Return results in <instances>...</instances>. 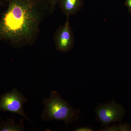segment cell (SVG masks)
<instances>
[{
	"label": "cell",
	"mask_w": 131,
	"mask_h": 131,
	"mask_svg": "<svg viewBox=\"0 0 131 131\" xmlns=\"http://www.w3.org/2000/svg\"><path fill=\"white\" fill-rule=\"evenodd\" d=\"M0 18V41L14 48L32 46L37 39L40 25L50 14L47 0H9Z\"/></svg>",
	"instance_id": "6da1fadb"
},
{
	"label": "cell",
	"mask_w": 131,
	"mask_h": 131,
	"mask_svg": "<svg viewBox=\"0 0 131 131\" xmlns=\"http://www.w3.org/2000/svg\"><path fill=\"white\" fill-rule=\"evenodd\" d=\"M42 102L45 106L41 116L43 121H62L68 126L80 118V110L71 106L56 91H52L49 98H44Z\"/></svg>",
	"instance_id": "7a4b0ae2"
},
{
	"label": "cell",
	"mask_w": 131,
	"mask_h": 131,
	"mask_svg": "<svg viewBox=\"0 0 131 131\" xmlns=\"http://www.w3.org/2000/svg\"><path fill=\"white\" fill-rule=\"evenodd\" d=\"M97 119L102 126H107L114 122H121L126 111L121 104L113 100L104 104H100L95 110Z\"/></svg>",
	"instance_id": "3957f363"
},
{
	"label": "cell",
	"mask_w": 131,
	"mask_h": 131,
	"mask_svg": "<svg viewBox=\"0 0 131 131\" xmlns=\"http://www.w3.org/2000/svg\"><path fill=\"white\" fill-rule=\"evenodd\" d=\"M27 101L23 94L16 89H14L1 96L0 111L17 114L28 120L24 109V103L26 102Z\"/></svg>",
	"instance_id": "277c9868"
},
{
	"label": "cell",
	"mask_w": 131,
	"mask_h": 131,
	"mask_svg": "<svg viewBox=\"0 0 131 131\" xmlns=\"http://www.w3.org/2000/svg\"><path fill=\"white\" fill-rule=\"evenodd\" d=\"M69 18V16H67L65 23L58 27L54 35V41L56 49L61 52L70 51L74 45V37Z\"/></svg>",
	"instance_id": "5b68a950"
},
{
	"label": "cell",
	"mask_w": 131,
	"mask_h": 131,
	"mask_svg": "<svg viewBox=\"0 0 131 131\" xmlns=\"http://www.w3.org/2000/svg\"><path fill=\"white\" fill-rule=\"evenodd\" d=\"M67 16L77 13L83 5V0H58V4Z\"/></svg>",
	"instance_id": "8992f818"
},
{
	"label": "cell",
	"mask_w": 131,
	"mask_h": 131,
	"mask_svg": "<svg viewBox=\"0 0 131 131\" xmlns=\"http://www.w3.org/2000/svg\"><path fill=\"white\" fill-rule=\"evenodd\" d=\"M24 119L18 124H15L14 120L9 119L6 121H0V131H21L24 130Z\"/></svg>",
	"instance_id": "52a82bcc"
},
{
	"label": "cell",
	"mask_w": 131,
	"mask_h": 131,
	"mask_svg": "<svg viewBox=\"0 0 131 131\" xmlns=\"http://www.w3.org/2000/svg\"><path fill=\"white\" fill-rule=\"evenodd\" d=\"M49 3L50 14H52L55 11V8L58 4V0H47Z\"/></svg>",
	"instance_id": "ba28073f"
},
{
	"label": "cell",
	"mask_w": 131,
	"mask_h": 131,
	"mask_svg": "<svg viewBox=\"0 0 131 131\" xmlns=\"http://www.w3.org/2000/svg\"><path fill=\"white\" fill-rule=\"evenodd\" d=\"M118 127L119 131H131V127L127 123L120 124Z\"/></svg>",
	"instance_id": "9c48e42d"
},
{
	"label": "cell",
	"mask_w": 131,
	"mask_h": 131,
	"mask_svg": "<svg viewBox=\"0 0 131 131\" xmlns=\"http://www.w3.org/2000/svg\"><path fill=\"white\" fill-rule=\"evenodd\" d=\"M100 131H118L119 130L118 126L116 125H113L110 127H107L105 128L102 129L100 130Z\"/></svg>",
	"instance_id": "30bf717a"
},
{
	"label": "cell",
	"mask_w": 131,
	"mask_h": 131,
	"mask_svg": "<svg viewBox=\"0 0 131 131\" xmlns=\"http://www.w3.org/2000/svg\"><path fill=\"white\" fill-rule=\"evenodd\" d=\"M93 129L88 127H78L74 130V131H93Z\"/></svg>",
	"instance_id": "8fae6325"
},
{
	"label": "cell",
	"mask_w": 131,
	"mask_h": 131,
	"mask_svg": "<svg viewBox=\"0 0 131 131\" xmlns=\"http://www.w3.org/2000/svg\"><path fill=\"white\" fill-rule=\"evenodd\" d=\"M126 3L128 7L131 9V0H126Z\"/></svg>",
	"instance_id": "7c38bea8"
},
{
	"label": "cell",
	"mask_w": 131,
	"mask_h": 131,
	"mask_svg": "<svg viewBox=\"0 0 131 131\" xmlns=\"http://www.w3.org/2000/svg\"><path fill=\"white\" fill-rule=\"evenodd\" d=\"M1 1H5V2H8V1L9 0H1Z\"/></svg>",
	"instance_id": "4fadbf2b"
},
{
	"label": "cell",
	"mask_w": 131,
	"mask_h": 131,
	"mask_svg": "<svg viewBox=\"0 0 131 131\" xmlns=\"http://www.w3.org/2000/svg\"><path fill=\"white\" fill-rule=\"evenodd\" d=\"M1 0H0V3H1Z\"/></svg>",
	"instance_id": "5bb4252c"
}]
</instances>
